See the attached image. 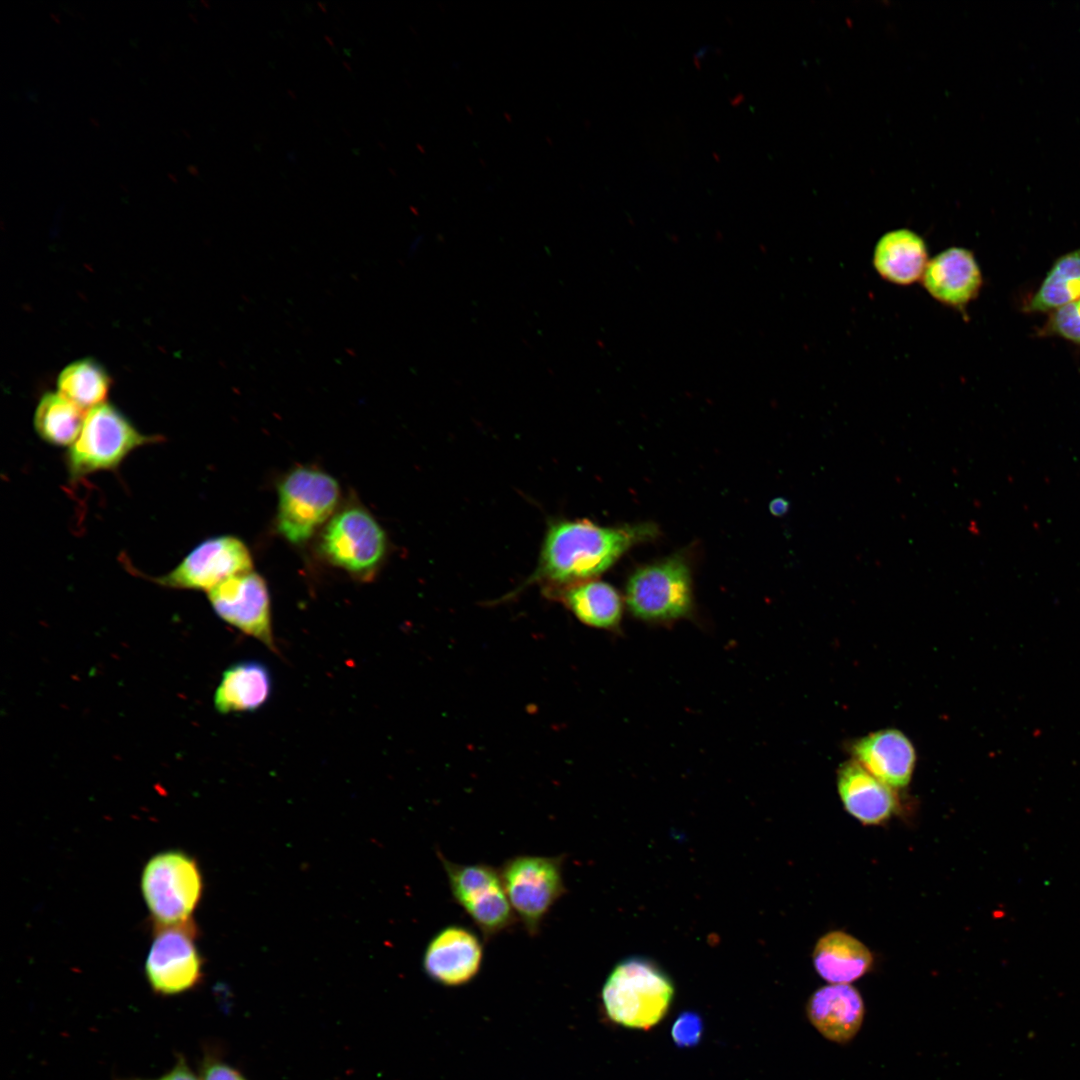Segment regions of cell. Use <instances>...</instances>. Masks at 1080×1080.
Instances as JSON below:
<instances>
[{
  "label": "cell",
  "mask_w": 1080,
  "mask_h": 1080,
  "mask_svg": "<svg viewBox=\"0 0 1080 1080\" xmlns=\"http://www.w3.org/2000/svg\"><path fill=\"white\" fill-rule=\"evenodd\" d=\"M769 509L775 516H783L789 509V502L783 497H777L770 502Z\"/></svg>",
  "instance_id": "29"
},
{
  "label": "cell",
  "mask_w": 1080,
  "mask_h": 1080,
  "mask_svg": "<svg viewBox=\"0 0 1080 1080\" xmlns=\"http://www.w3.org/2000/svg\"><path fill=\"white\" fill-rule=\"evenodd\" d=\"M145 1080H201L190 1068L183 1055H177L172 1068L154 1079Z\"/></svg>",
  "instance_id": "28"
},
{
  "label": "cell",
  "mask_w": 1080,
  "mask_h": 1080,
  "mask_svg": "<svg viewBox=\"0 0 1080 1080\" xmlns=\"http://www.w3.org/2000/svg\"><path fill=\"white\" fill-rule=\"evenodd\" d=\"M812 958L816 972L830 984H850L864 976L873 963L869 949L842 931L822 936Z\"/></svg>",
  "instance_id": "19"
},
{
  "label": "cell",
  "mask_w": 1080,
  "mask_h": 1080,
  "mask_svg": "<svg viewBox=\"0 0 1080 1080\" xmlns=\"http://www.w3.org/2000/svg\"><path fill=\"white\" fill-rule=\"evenodd\" d=\"M144 902L154 927L192 921L203 892V879L196 860L177 849L153 855L140 879Z\"/></svg>",
  "instance_id": "3"
},
{
  "label": "cell",
  "mask_w": 1080,
  "mask_h": 1080,
  "mask_svg": "<svg viewBox=\"0 0 1080 1080\" xmlns=\"http://www.w3.org/2000/svg\"><path fill=\"white\" fill-rule=\"evenodd\" d=\"M438 857L448 879L451 894L487 940L515 924L500 872L483 864L454 863L440 852Z\"/></svg>",
  "instance_id": "8"
},
{
  "label": "cell",
  "mask_w": 1080,
  "mask_h": 1080,
  "mask_svg": "<svg viewBox=\"0 0 1080 1080\" xmlns=\"http://www.w3.org/2000/svg\"><path fill=\"white\" fill-rule=\"evenodd\" d=\"M86 413L58 392L45 393L34 413L39 437L54 446H71L80 435Z\"/></svg>",
  "instance_id": "23"
},
{
  "label": "cell",
  "mask_w": 1080,
  "mask_h": 1080,
  "mask_svg": "<svg viewBox=\"0 0 1080 1080\" xmlns=\"http://www.w3.org/2000/svg\"><path fill=\"white\" fill-rule=\"evenodd\" d=\"M482 958L483 946L478 936L466 927L450 925L428 943L423 967L433 981L445 986H460L478 974Z\"/></svg>",
  "instance_id": "13"
},
{
  "label": "cell",
  "mask_w": 1080,
  "mask_h": 1080,
  "mask_svg": "<svg viewBox=\"0 0 1080 1080\" xmlns=\"http://www.w3.org/2000/svg\"><path fill=\"white\" fill-rule=\"evenodd\" d=\"M247 546L234 536H217L198 544L173 570L159 577L164 586L210 591L225 580L252 571Z\"/></svg>",
  "instance_id": "11"
},
{
  "label": "cell",
  "mask_w": 1080,
  "mask_h": 1080,
  "mask_svg": "<svg viewBox=\"0 0 1080 1080\" xmlns=\"http://www.w3.org/2000/svg\"><path fill=\"white\" fill-rule=\"evenodd\" d=\"M584 624L615 629L622 617L620 595L610 584L602 581H583L550 593Z\"/></svg>",
  "instance_id": "21"
},
{
  "label": "cell",
  "mask_w": 1080,
  "mask_h": 1080,
  "mask_svg": "<svg viewBox=\"0 0 1080 1080\" xmlns=\"http://www.w3.org/2000/svg\"><path fill=\"white\" fill-rule=\"evenodd\" d=\"M922 283L940 303L963 309L982 286V274L974 254L965 248H948L928 261Z\"/></svg>",
  "instance_id": "14"
},
{
  "label": "cell",
  "mask_w": 1080,
  "mask_h": 1080,
  "mask_svg": "<svg viewBox=\"0 0 1080 1080\" xmlns=\"http://www.w3.org/2000/svg\"><path fill=\"white\" fill-rule=\"evenodd\" d=\"M674 996L670 977L653 961L632 956L619 962L602 988L604 1010L611 1021L649 1030L667 1014Z\"/></svg>",
  "instance_id": "2"
},
{
  "label": "cell",
  "mask_w": 1080,
  "mask_h": 1080,
  "mask_svg": "<svg viewBox=\"0 0 1080 1080\" xmlns=\"http://www.w3.org/2000/svg\"><path fill=\"white\" fill-rule=\"evenodd\" d=\"M110 385L103 367L87 358L72 362L62 370L57 380V392L87 413L105 403Z\"/></svg>",
  "instance_id": "24"
},
{
  "label": "cell",
  "mask_w": 1080,
  "mask_h": 1080,
  "mask_svg": "<svg viewBox=\"0 0 1080 1080\" xmlns=\"http://www.w3.org/2000/svg\"><path fill=\"white\" fill-rule=\"evenodd\" d=\"M631 613L650 622L686 616L692 606L689 569L679 558H669L637 569L626 587Z\"/></svg>",
  "instance_id": "10"
},
{
  "label": "cell",
  "mask_w": 1080,
  "mask_h": 1080,
  "mask_svg": "<svg viewBox=\"0 0 1080 1080\" xmlns=\"http://www.w3.org/2000/svg\"><path fill=\"white\" fill-rule=\"evenodd\" d=\"M854 760L892 788L908 785L916 762L915 749L899 730L883 729L857 740Z\"/></svg>",
  "instance_id": "16"
},
{
  "label": "cell",
  "mask_w": 1080,
  "mask_h": 1080,
  "mask_svg": "<svg viewBox=\"0 0 1080 1080\" xmlns=\"http://www.w3.org/2000/svg\"><path fill=\"white\" fill-rule=\"evenodd\" d=\"M320 549L333 565L368 580L383 560L386 536L367 510L349 506L331 518L322 533Z\"/></svg>",
  "instance_id": "7"
},
{
  "label": "cell",
  "mask_w": 1080,
  "mask_h": 1080,
  "mask_svg": "<svg viewBox=\"0 0 1080 1080\" xmlns=\"http://www.w3.org/2000/svg\"><path fill=\"white\" fill-rule=\"evenodd\" d=\"M564 859V855H517L499 870L511 907L530 936L538 934L545 916L567 892Z\"/></svg>",
  "instance_id": "5"
},
{
  "label": "cell",
  "mask_w": 1080,
  "mask_h": 1080,
  "mask_svg": "<svg viewBox=\"0 0 1080 1080\" xmlns=\"http://www.w3.org/2000/svg\"><path fill=\"white\" fill-rule=\"evenodd\" d=\"M1040 334L1056 335L1080 344V299L1053 310Z\"/></svg>",
  "instance_id": "25"
},
{
  "label": "cell",
  "mask_w": 1080,
  "mask_h": 1080,
  "mask_svg": "<svg viewBox=\"0 0 1080 1080\" xmlns=\"http://www.w3.org/2000/svg\"><path fill=\"white\" fill-rule=\"evenodd\" d=\"M806 1015L825 1039L844 1044L859 1032L865 1007L860 993L852 985L829 984L809 997Z\"/></svg>",
  "instance_id": "15"
},
{
  "label": "cell",
  "mask_w": 1080,
  "mask_h": 1080,
  "mask_svg": "<svg viewBox=\"0 0 1080 1080\" xmlns=\"http://www.w3.org/2000/svg\"><path fill=\"white\" fill-rule=\"evenodd\" d=\"M156 440L140 433L116 407L104 403L86 413L80 435L67 453L68 473L78 479L115 469L133 450Z\"/></svg>",
  "instance_id": "4"
},
{
  "label": "cell",
  "mask_w": 1080,
  "mask_h": 1080,
  "mask_svg": "<svg viewBox=\"0 0 1080 1080\" xmlns=\"http://www.w3.org/2000/svg\"><path fill=\"white\" fill-rule=\"evenodd\" d=\"M208 597L225 622L274 648L269 591L258 573L233 576L210 590Z\"/></svg>",
  "instance_id": "12"
},
{
  "label": "cell",
  "mask_w": 1080,
  "mask_h": 1080,
  "mask_svg": "<svg viewBox=\"0 0 1080 1080\" xmlns=\"http://www.w3.org/2000/svg\"><path fill=\"white\" fill-rule=\"evenodd\" d=\"M271 690L268 668L258 661H242L224 671L214 704L223 714L254 711L268 700Z\"/></svg>",
  "instance_id": "20"
},
{
  "label": "cell",
  "mask_w": 1080,
  "mask_h": 1080,
  "mask_svg": "<svg viewBox=\"0 0 1080 1080\" xmlns=\"http://www.w3.org/2000/svg\"><path fill=\"white\" fill-rule=\"evenodd\" d=\"M1080 299V248L1059 257L1025 304L1026 312H1047Z\"/></svg>",
  "instance_id": "22"
},
{
  "label": "cell",
  "mask_w": 1080,
  "mask_h": 1080,
  "mask_svg": "<svg viewBox=\"0 0 1080 1080\" xmlns=\"http://www.w3.org/2000/svg\"><path fill=\"white\" fill-rule=\"evenodd\" d=\"M928 261L927 247L922 237L905 228L885 233L878 240L873 254V264L880 276L899 285H909L922 279Z\"/></svg>",
  "instance_id": "18"
},
{
  "label": "cell",
  "mask_w": 1080,
  "mask_h": 1080,
  "mask_svg": "<svg viewBox=\"0 0 1080 1080\" xmlns=\"http://www.w3.org/2000/svg\"><path fill=\"white\" fill-rule=\"evenodd\" d=\"M641 530L601 527L586 520L555 523L546 534L532 579L547 583L549 593L583 582L609 568L644 536Z\"/></svg>",
  "instance_id": "1"
},
{
  "label": "cell",
  "mask_w": 1080,
  "mask_h": 1080,
  "mask_svg": "<svg viewBox=\"0 0 1080 1080\" xmlns=\"http://www.w3.org/2000/svg\"><path fill=\"white\" fill-rule=\"evenodd\" d=\"M339 493L337 481L323 471L292 470L278 487L277 530L292 544L306 542L331 516Z\"/></svg>",
  "instance_id": "6"
},
{
  "label": "cell",
  "mask_w": 1080,
  "mask_h": 1080,
  "mask_svg": "<svg viewBox=\"0 0 1080 1080\" xmlns=\"http://www.w3.org/2000/svg\"><path fill=\"white\" fill-rule=\"evenodd\" d=\"M154 928L144 966L151 990L160 996H175L194 989L203 978L194 923Z\"/></svg>",
  "instance_id": "9"
},
{
  "label": "cell",
  "mask_w": 1080,
  "mask_h": 1080,
  "mask_svg": "<svg viewBox=\"0 0 1080 1080\" xmlns=\"http://www.w3.org/2000/svg\"><path fill=\"white\" fill-rule=\"evenodd\" d=\"M837 786L845 809L864 824L882 823L898 808L893 788L854 759L841 765Z\"/></svg>",
  "instance_id": "17"
},
{
  "label": "cell",
  "mask_w": 1080,
  "mask_h": 1080,
  "mask_svg": "<svg viewBox=\"0 0 1080 1080\" xmlns=\"http://www.w3.org/2000/svg\"><path fill=\"white\" fill-rule=\"evenodd\" d=\"M199 1072L201 1080H247L238 1070L210 1055L202 1059Z\"/></svg>",
  "instance_id": "27"
},
{
  "label": "cell",
  "mask_w": 1080,
  "mask_h": 1080,
  "mask_svg": "<svg viewBox=\"0 0 1080 1080\" xmlns=\"http://www.w3.org/2000/svg\"><path fill=\"white\" fill-rule=\"evenodd\" d=\"M704 1024L701 1016L693 1011H684L676 1018L671 1029L674 1043L680 1048H691L702 1039Z\"/></svg>",
  "instance_id": "26"
}]
</instances>
